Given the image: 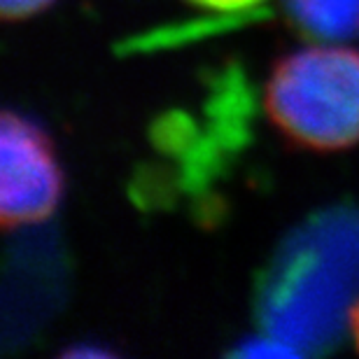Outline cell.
Listing matches in <instances>:
<instances>
[{"mask_svg":"<svg viewBox=\"0 0 359 359\" xmlns=\"http://www.w3.org/2000/svg\"><path fill=\"white\" fill-rule=\"evenodd\" d=\"M359 301V208L313 215L287 236L257 294L264 332L297 353L341 339Z\"/></svg>","mask_w":359,"mask_h":359,"instance_id":"6da1fadb","label":"cell"},{"mask_svg":"<svg viewBox=\"0 0 359 359\" xmlns=\"http://www.w3.org/2000/svg\"><path fill=\"white\" fill-rule=\"evenodd\" d=\"M269 119L292 142L339 152L359 142V49L315 45L280 59L264 91Z\"/></svg>","mask_w":359,"mask_h":359,"instance_id":"7a4b0ae2","label":"cell"},{"mask_svg":"<svg viewBox=\"0 0 359 359\" xmlns=\"http://www.w3.org/2000/svg\"><path fill=\"white\" fill-rule=\"evenodd\" d=\"M63 175L49 135L24 114L0 117V224H38L56 210Z\"/></svg>","mask_w":359,"mask_h":359,"instance_id":"3957f363","label":"cell"},{"mask_svg":"<svg viewBox=\"0 0 359 359\" xmlns=\"http://www.w3.org/2000/svg\"><path fill=\"white\" fill-rule=\"evenodd\" d=\"M287 14L301 33L320 42L359 35V0H287Z\"/></svg>","mask_w":359,"mask_h":359,"instance_id":"277c9868","label":"cell"},{"mask_svg":"<svg viewBox=\"0 0 359 359\" xmlns=\"http://www.w3.org/2000/svg\"><path fill=\"white\" fill-rule=\"evenodd\" d=\"M52 3L54 0H0V14L5 21H19L47 10Z\"/></svg>","mask_w":359,"mask_h":359,"instance_id":"5b68a950","label":"cell"},{"mask_svg":"<svg viewBox=\"0 0 359 359\" xmlns=\"http://www.w3.org/2000/svg\"><path fill=\"white\" fill-rule=\"evenodd\" d=\"M194 5L201 7H210V10H219V12H233V10H248L262 0H189Z\"/></svg>","mask_w":359,"mask_h":359,"instance_id":"8992f818","label":"cell"},{"mask_svg":"<svg viewBox=\"0 0 359 359\" xmlns=\"http://www.w3.org/2000/svg\"><path fill=\"white\" fill-rule=\"evenodd\" d=\"M350 329H353V336H355V343H357V350H359V301L353 311V318H350Z\"/></svg>","mask_w":359,"mask_h":359,"instance_id":"52a82bcc","label":"cell"}]
</instances>
